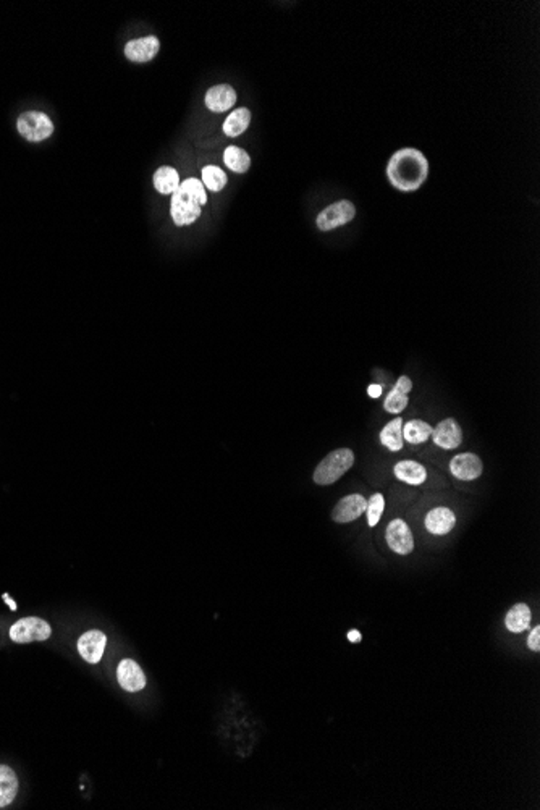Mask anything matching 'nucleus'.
<instances>
[{
	"instance_id": "f257e3e1",
	"label": "nucleus",
	"mask_w": 540,
	"mask_h": 810,
	"mask_svg": "<svg viewBox=\"0 0 540 810\" xmlns=\"http://www.w3.org/2000/svg\"><path fill=\"white\" fill-rule=\"evenodd\" d=\"M385 173L395 189L412 193L427 182L429 160L416 147H401L388 159Z\"/></svg>"
},
{
	"instance_id": "f03ea898",
	"label": "nucleus",
	"mask_w": 540,
	"mask_h": 810,
	"mask_svg": "<svg viewBox=\"0 0 540 810\" xmlns=\"http://www.w3.org/2000/svg\"><path fill=\"white\" fill-rule=\"evenodd\" d=\"M207 204V193L201 180L188 178L180 183L175 193L172 194L170 214L178 227L194 224L201 217L202 206Z\"/></svg>"
},
{
	"instance_id": "7ed1b4c3",
	"label": "nucleus",
	"mask_w": 540,
	"mask_h": 810,
	"mask_svg": "<svg viewBox=\"0 0 540 810\" xmlns=\"http://www.w3.org/2000/svg\"><path fill=\"white\" fill-rule=\"evenodd\" d=\"M355 464V453L350 448H338L328 453L314 471V482L317 485H332Z\"/></svg>"
},
{
	"instance_id": "20e7f679",
	"label": "nucleus",
	"mask_w": 540,
	"mask_h": 810,
	"mask_svg": "<svg viewBox=\"0 0 540 810\" xmlns=\"http://www.w3.org/2000/svg\"><path fill=\"white\" fill-rule=\"evenodd\" d=\"M16 127L18 131H20V135L25 137L26 141L31 142L44 141L53 133V125L51 122V118L47 117L46 113L38 110L21 113L20 118H18Z\"/></svg>"
},
{
	"instance_id": "39448f33",
	"label": "nucleus",
	"mask_w": 540,
	"mask_h": 810,
	"mask_svg": "<svg viewBox=\"0 0 540 810\" xmlns=\"http://www.w3.org/2000/svg\"><path fill=\"white\" fill-rule=\"evenodd\" d=\"M355 217H356L355 204L348 199H340L337 202L330 204L328 207L319 212L316 219V224L321 232H332L335 228L350 224Z\"/></svg>"
},
{
	"instance_id": "423d86ee",
	"label": "nucleus",
	"mask_w": 540,
	"mask_h": 810,
	"mask_svg": "<svg viewBox=\"0 0 540 810\" xmlns=\"http://www.w3.org/2000/svg\"><path fill=\"white\" fill-rule=\"evenodd\" d=\"M51 634L52 628L49 626V623L36 616L23 618V620L16 621L10 628V638L14 642H18V644H28V642L33 640H46L51 638Z\"/></svg>"
},
{
	"instance_id": "0eeeda50",
	"label": "nucleus",
	"mask_w": 540,
	"mask_h": 810,
	"mask_svg": "<svg viewBox=\"0 0 540 810\" xmlns=\"http://www.w3.org/2000/svg\"><path fill=\"white\" fill-rule=\"evenodd\" d=\"M385 534H387L385 539L388 547L392 549L395 554L410 555L414 550L412 532L410 529V526H407L403 519H393L392 523H388Z\"/></svg>"
},
{
	"instance_id": "6e6552de",
	"label": "nucleus",
	"mask_w": 540,
	"mask_h": 810,
	"mask_svg": "<svg viewBox=\"0 0 540 810\" xmlns=\"http://www.w3.org/2000/svg\"><path fill=\"white\" fill-rule=\"evenodd\" d=\"M365 508H368V500H365L363 495L359 494L348 495L341 498V500L337 503V507L333 508L332 518L335 523L340 524L353 523V521L361 518L363 513H365Z\"/></svg>"
},
{
	"instance_id": "1a4fd4ad",
	"label": "nucleus",
	"mask_w": 540,
	"mask_h": 810,
	"mask_svg": "<svg viewBox=\"0 0 540 810\" xmlns=\"http://www.w3.org/2000/svg\"><path fill=\"white\" fill-rule=\"evenodd\" d=\"M484 471L482 459L474 453H461L456 455L455 458L450 461V472L453 474L459 481H474V479L481 477Z\"/></svg>"
},
{
	"instance_id": "9d476101",
	"label": "nucleus",
	"mask_w": 540,
	"mask_h": 810,
	"mask_svg": "<svg viewBox=\"0 0 540 810\" xmlns=\"http://www.w3.org/2000/svg\"><path fill=\"white\" fill-rule=\"evenodd\" d=\"M430 437L437 447L443 450H455L463 442V430L456 422V419L447 417L437 424L435 429H432Z\"/></svg>"
},
{
	"instance_id": "9b49d317",
	"label": "nucleus",
	"mask_w": 540,
	"mask_h": 810,
	"mask_svg": "<svg viewBox=\"0 0 540 810\" xmlns=\"http://www.w3.org/2000/svg\"><path fill=\"white\" fill-rule=\"evenodd\" d=\"M105 645H107L105 634L102 631H98V629L88 631L78 639V652H80L81 657L89 663L99 662L102 655H104Z\"/></svg>"
},
{
	"instance_id": "f8f14e48",
	"label": "nucleus",
	"mask_w": 540,
	"mask_h": 810,
	"mask_svg": "<svg viewBox=\"0 0 540 810\" xmlns=\"http://www.w3.org/2000/svg\"><path fill=\"white\" fill-rule=\"evenodd\" d=\"M160 49V43L155 36H147V38L135 39L125 46V56L128 60L136 63L151 62V60L157 56Z\"/></svg>"
},
{
	"instance_id": "ddd939ff",
	"label": "nucleus",
	"mask_w": 540,
	"mask_h": 810,
	"mask_svg": "<svg viewBox=\"0 0 540 810\" xmlns=\"http://www.w3.org/2000/svg\"><path fill=\"white\" fill-rule=\"evenodd\" d=\"M411 390L412 380L407 375H401L387 395L385 403H383L385 411L390 414H400L401 411H405L407 403H410Z\"/></svg>"
},
{
	"instance_id": "4468645a",
	"label": "nucleus",
	"mask_w": 540,
	"mask_h": 810,
	"mask_svg": "<svg viewBox=\"0 0 540 810\" xmlns=\"http://www.w3.org/2000/svg\"><path fill=\"white\" fill-rule=\"evenodd\" d=\"M117 677H118L120 686H122L125 691H130V692L142 691L144 686H146V676H144L142 670L140 668V665H137L135 660H130V658L123 660V662L118 665Z\"/></svg>"
},
{
	"instance_id": "2eb2a0df",
	"label": "nucleus",
	"mask_w": 540,
	"mask_h": 810,
	"mask_svg": "<svg viewBox=\"0 0 540 810\" xmlns=\"http://www.w3.org/2000/svg\"><path fill=\"white\" fill-rule=\"evenodd\" d=\"M207 109L214 113H222L233 109L237 102V93L230 85L212 86L204 98Z\"/></svg>"
},
{
	"instance_id": "dca6fc26",
	"label": "nucleus",
	"mask_w": 540,
	"mask_h": 810,
	"mask_svg": "<svg viewBox=\"0 0 540 810\" xmlns=\"http://www.w3.org/2000/svg\"><path fill=\"white\" fill-rule=\"evenodd\" d=\"M425 529H427L432 536H445L450 531H453L456 524V516L453 509L445 507H437L430 509L425 516Z\"/></svg>"
},
{
	"instance_id": "f3484780",
	"label": "nucleus",
	"mask_w": 540,
	"mask_h": 810,
	"mask_svg": "<svg viewBox=\"0 0 540 810\" xmlns=\"http://www.w3.org/2000/svg\"><path fill=\"white\" fill-rule=\"evenodd\" d=\"M393 472L398 481L405 482L407 485H421L425 482V479H427V471H425V467L422 464L416 463V461H410V459L400 461V463L395 464Z\"/></svg>"
},
{
	"instance_id": "a211bd4d",
	"label": "nucleus",
	"mask_w": 540,
	"mask_h": 810,
	"mask_svg": "<svg viewBox=\"0 0 540 810\" xmlns=\"http://www.w3.org/2000/svg\"><path fill=\"white\" fill-rule=\"evenodd\" d=\"M403 424H405L403 419L395 417L380 432V443L385 448H388L390 452H400V450L405 447Z\"/></svg>"
},
{
	"instance_id": "6ab92c4d",
	"label": "nucleus",
	"mask_w": 540,
	"mask_h": 810,
	"mask_svg": "<svg viewBox=\"0 0 540 810\" xmlns=\"http://www.w3.org/2000/svg\"><path fill=\"white\" fill-rule=\"evenodd\" d=\"M531 620H532L531 608L527 607L526 603H516L508 610L505 618V626L508 631L519 634L531 626Z\"/></svg>"
},
{
	"instance_id": "aec40b11",
	"label": "nucleus",
	"mask_w": 540,
	"mask_h": 810,
	"mask_svg": "<svg viewBox=\"0 0 540 810\" xmlns=\"http://www.w3.org/2000/svg\"><path fill=\"white\" fill-rule=\"evenodd\" d=\"M18 793L16 773L7 765H0V809L14 802Z\"/></svg>"
},
{
	"instance_id": "412c9836",
	"label": "nucleus",
	"mask_w": 540,
	"mask_h": 810,
	"mask_svg": "<svg viewBox=\"0 0 540 810\" xmlns=\"http://www.w3.org/2000/svg\"><path fill=\"white\" fill-rule=\"evenodd\" d=\"M249 122H251V112L249 109H246V107H242V109H235L233 110L230 115L227 117V120L224 122V133L230 137H237L242 133H244L246 130L249 127Z\"/></svg>"
},
{
	"instance_id": "4be33fe9",
	"label": "nucleus",
	"mask_w": 540,
	"mask_h": 810,
	"mask_svg": "<svg viewBox=\"0 0 540 810\" xmlns=\"http://www.w3.org/2000/svg\"><path fill=\"white\" fill-rule=\"evenodd\" d=\"M432 429L434 427L429 422L421 421V419H412V421L403 424V439L411 445H421L430 439Z\"/></svg>"
},
{
	"instance_id": "5701e85b",
	"label": "nucleus",
	"mask_w": 540,
	"mask_h": 810,
	"mask_svg": "<svg viewBox=\"0 0 540 810\" xmlns=\"http://www.w3.org/2000/svg\"><path fill=\"white\" fill-rule=\"evenodd\" d=\"M154 186L160 194H173L180 186V173L173 167H160L154 173Z\"/></svg>"
},
{
	"instance_id": "b1692460",
	"label": "nucleus",
	"mask_w": 540,
	"mask_h": 810,
	"mask_svg": "<svg viewBox=\"0 0 540 810\" xmlns=\"http://www.w3.org/2000/svg\"><path fill=\"white\" fill-rule=\"evenodd\" d=\"M225 165L235 173H246L251 167V157L244 149L238 146H228L224 152Z\"/></svg>"
},
{
	"instance_id": "393cba45",
	"label": "nucleus",
	"mask_w": 540,
	"mask_h": 810,
	"mask_svg": "<svg viewBox=\"0 0 540 810\" xmlns=\"http://www.w3.org/2000/svg\"><path fill=\"white\" fill-rule=\"evenodd\" d=\"M228 182L227 178V173L220 169V167H215V165H207L202 169V185L204 188H207L209 191H212V193H219L225 188V185Z\"/></svg>"
},
{
	"instance_id": "a878e982",
	"label": "nucleus",
	"mask_w": 540,
	"mask_h": 810,
	"mask_svg": "<svg viewBox=\"0 0 540 810\" xmlns=\"http://www.w3.org/2000/svg\"><path fill=\"white\" fill-rule=\"evenodd\" d=\"M383 508H385V498L382 494H375L369 498L368 508H365V514H368V524L370 527H375L379 524L382 518Z\"/></svg>"
},
{
	"instance_id": "bb28decb",
	"label": "nucleus",
	"mask_w": 540,
	"mask_h": 810,
	"mask_svg": "<svg viewBox=\"0 0 540 810\" xmlns=\"http://www.w3.org/2000/svg\"><path fill=\"white\" fill-rule=\"evenodd\" d=\"M527 647H529L532 652L540 650V626H536L531 631L529 638H527Z\"/></svg>"
},
{
	"instance_id": "cd10ccee",
	"label": "nucleus",
	"mask_w": 540,
	"mask_h": 810,
	"mask_svg": "<svg viewBox=\"0 0 540 810\" xmlns=\"http://www.w3.org/2000/svg\"><path fill=\"white\" fill-rule=\"evenodd\" d=\"M368 393H369V397H372V398H379L382 395V387L380 385H369Z\"/></svg>"
},
{
	"instance_id": "c85d7f7f",
	"label": "nucleus",
	"mask_w": 540,
	"mask_h": 810,
	"mask_svg": "<svg viewBox=\"0 0 540 810\" xmlns=\"http://www.w3.org/2000/svg\"><path fill=\"white\" fill-rule=\"evenodd\" d=\"M348 639H350V642H355V644H356V642H359L363 638H361V633L356 631V629H355V631L348 633Z\"/></svg>"
},
{
	"instance_id": "c756f323",
	"label": "nucleus",
	"mask_w": 540,
	"mask_h": 810,
	"mask_svg": "<svg viewBox=\"0 0 540 810\" xmlns=\"http://www.w3.org/2000/svg\"><path fill=\"white\" fill-rule=\"evenodd\" d=\"M4 600H5V602H7L9 605H10V608H11V610H16V603H15V602H14V600H11V598L7 596V593H4Z\"/></svg>"
}]
</instances>
